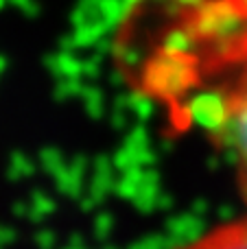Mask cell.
<instances>
[{
	"mask_svg": "<svg viewBox=\"0 0 247 249\" xmlns=\"http://www.w3.org/2000/svg\"><path fill=\"white\" fill-rule=\"evenodd\" d=\"M221 136L232 153L236 179L247 201V79L228 99L221 121Z\"/></svg>",
	"mask_w": 247,
	"mask_h": 249,
	"instance_id": "1",
	"label": "cell"
},
{
	"mask_svg": "<svg viewBox=\"0 0 247 249\" xmlns=\"http://www.w3.org/2000/svg\"><path fill=\"white\" fill-rule=\"evenodd\" d=\"M175 249H247V214L217 225Z\"/></svg>",
	"mask_w": 247,
	"mask_h": 249,
	"instance_id": "2",
	"label": "cell"
}]
</instances>
